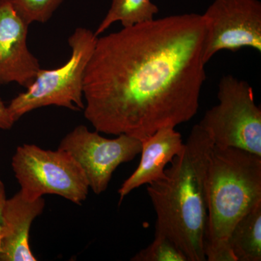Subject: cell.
Wrapping results in <instances>:
<instances>
[{"mask_svg":"<svg viewBox=\"0 0 261 261\" xmlns=\"http://www.w3.org/2000/svg\"><path fill=\"white\" fill-rule=\"evenodd\" d=\"M205 33L202 15L186 13L97 37L84 78L87 121L140 140L190 121L206 80Z\"/></svg>","mask_w":261,"mask_h":261,"instance_id":"obj_1","label":"cell"},{"mask_svg":"<svg viewBox=\"0 0 261 261\" xmlns=\"http://www.w3.org/2000/svg\"><path fill=\"white\" fill-rule=\"evenodd\" d=\"M214 143L200 124L164 175L147 185L156 215L155 232L168 237L188 261H205L207 176Z\"/></svg>","mask_w":261,"mask_h":261,"instance_id":"obj_2","label":"cell"},{"mask_svg":"<svg viewBox=\"0 0 261 261\" xmlns=\"http://www.w3.org/2000/svg\"><path fill=\"white\" fill-rule=\"evenodd\" d=\"M261 203V156L214 145L207 176V261H237L228 240L237 223Z\"/></svg>","mask_w":261,"mask_h":261,"instance_id":"obj_3","label":"cell"},{"mask_svg":"<svg viewBox=\"0 0 261 261\" xmlns=\"http://www.w3.org/2000/svg\"><path fill=\"white\" fill-rule=\"evenodd\" d=\"M97 37L88 29H75L68 39L71 56L68 62L56 69L41 68L27 91L12 99L8 108L13 121L46 106L84 110V74Z\"/></svg>","mask_w":261,"mask_h":261,"instance_id":"obj_4","label":"cell"},{"mask_svg":"<svg viewBox=\"0 0 261 261\" xmlns=\"http://www.w3.org/2000/svg\"><path fill=\"white\" fill-rule=\"evenodd\" d=\"M12 167L20 192L27 200L57 195L80 205L87 199L89 186L85 173L73 156L63 149L47 150L24 144L17 148Z\"/></svg>","mask_w":261,"mask_h":261,"instance_id":"obj_5","label":"cell"},{"mask_svg":"<svg viewBox=\"0 0 261 261\" xmlns=\"http://www.w3.org/2000/svg\"><path fill=\"white\" fill-rule=\"evenodd\" d=\"M218 98L219 104L206 111L199 123L214 145L261 156V109L250 84L224 75L219 82Z\"/></svg>","mask_w":261,"mask_h":261,"instance_id":"obj_6","label":"cell"},{"mask_svg":"<svg viewBox=\"0 0 261 261\" xmlns=\"http://www.w3.org/2000/svg\"><path fill=\"white\" fill-rule=\"evenodd\" d=\"M84 125L75 127L61 140L58 148L66 151L83 169L89 188L96 195L107 190L113 172L142 151V142L126 135L108 139Z\"/></svg>","mask_w":261,"mask_h":261,"instance_id":"obj_7","label":"cell"},{"mask_svg":"<svg viewBox=\"0 0 261 261\" xmlns=\"http://www.w3.org/2000/svg\"><path fill=\"white\" fill-rule=\"evenodd\" d=\"M205 23L203 61L221 50L250 47L261 51V3L258 0H215L202 15Z\"/></svg>","mask_w":261,"mask_h":261,"instance_id":"obj_8","label":"cell"},{"mask_svg":"<svg viewBox=\"0 0 261 261\" xmlns=\"http://www.w3.org/2000/svg\"><path fill=\"white\" fill-rule=\"evenodd\" d=\"M28 27L11 0H0V84L15 82L27 88L41 69L27 46Z\"/></svg>","mask_w":261,"mask_h":261,"instance_id":"obj_9","label":"cell"},{"mask_svg":"<svg viewBox=\"0 0 261 261\" xmlns=\"http://www.w3.org/2000/svg\"><path fill=\"white\" fill-rule=\"evenodd\" d=\"M42 197L29 200L19 192L5 202L0 226V260L36 261L29 245L33 221L42 214Z\"/></svg>","mask_w":261,"mask_h":261,"instance_id":"obj_10","label":"cell"},{"mask_svg":"<svg viewBox=\"0 0 261 261\" xmlns=\"http://www.w3.org/2000/svg\"><path fill=\"white\" fill-rule=\"evenodd\" d=\"M141 142L140 164L118 190L119 203L135 189L162 178L166 166L181 153L185 145L181 134L171 126L160 128Z\"/></svg>","mask_w":261,"mask_h":261,"instance_id":"obj_11","label":"cell"},{"mask_svg":"<svg viewBox=\"0 0 261 261\" xmlns=\"http://www.w3.org/2000/svg\"><path fill=\"white\" fill-rule=\"evenodd\" d=\"M228 243L237 261L261 260V203L237 223Z\"/></svg>","mask_w":261,"mask_h":261,"instance_id":"obj_12","label":"cell"},{"mask_svg":"<svg viewBox=\"0 0 261 261\" xmlns=\"http://www.w3.org/2000/svg\"><path fill=\"white\" fill-rule=\"evenodd\" d=\"M159 12L157 5L151 0H112L111 8L94 34L98 37L116 22H120L123 27H129L150 21Z\"/></svg>","mask_w":261,"mask_h":261,"instance_id":"obj_13","label":"cell"},{"mask_svg":"<svg viewBox=\"0 0 261 261\" xmlns=\"http://www.w3.org/2000/svg\"><path fill=\"white\" fill-rule=\"evenodd\" d=\"M132 261H188L183 252L168 237L154 232L152 243L130 259Z\"/></svg>","mask_w":261,"mask_h":261,"instance_id":"obj_14","label":"cell"},{"mask_svg":"<svg viewBox=\"0 0 261 261\" xmlns=\"http://www.w3.org/2000/svg\"><path fill=\"white\" fill-rule=\"evenodd\" d=\"M64 0H11L16 13L27 25L46 23Z\"/></svg>","mask_w":261,"mask_h":261,"instance_id":"obj_15","label":"cell"},{"mask_svg":"<svg viewBox=\"0 0 261 261\" xmlns=\"http://www.w3.org/2000/svg\"><path fill=\"white\" fill-rule=\"evenodd\" d=\"M15 121L10 116L8 106H5L3 100L0 99V128L8 130L13 127Z\"/></svg>","mask_w":261,"mask_h":261,"instance_id":"obj_16","label":"cell"},{"mask_svg":"<svg viewBox=\"0 0 261 261\" xmlns=\"http://www.w3.org/2000/svg\"><path fill=\"white\" fill-rule=\"evenodd\" d=\"M6 195H5V186L0 178V226L2 224V218H3V209L5 202H6Z\"/></svg>","mask_w":261,"mask_h":261,"instance_id":"obj_17","label":"cell"}]
</instances>
